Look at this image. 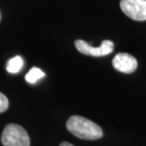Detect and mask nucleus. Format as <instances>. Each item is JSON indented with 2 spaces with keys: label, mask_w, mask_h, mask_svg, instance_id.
<instances>
[{
  "label": "nucleus",
  "mask_w": 146,
  "mask_h": 146,
  "mask_svg": "<svg viewBox=\"0 0 146 146\" xmlns=\"http://www.w3.org/2000/svg\"><path fill=\"white\" fill-rule=\"evenodd\" d=\"M59 146H75L73 145H72L71 143H69V142H63V143H61L60 145H59Z\"/></svg>",
  "instance_id": "obj_9"
},
{
  "label": "nucleus",
  "mask_w": 146,
  "mask_h": 146,
  "mask_svg": "<svg viewBox=\"0 0 146 146\" xmlns=\"http://www.w3.org/2000/svg\"><path fill=\"white\" fill-rule=\"evenodd\" d=\"M120 7L134 21H146V0H121Z\"/></svg>",
  "instance_id": "obj_4"
},
{
  "label": "nucleus",
  "mask_w": 146,
  "mask_h": 146,
  "mask_svg": "<svg viewBox=\"0 0 146 146\" xmlns=\"http://www.w3.org/2000/svg\"><path fill=\"white\" fill-rule=\"evenodd\" d=\"M0 19H1V16H0Z\"/></svg>",
  "instance_id": "obj_10"
},
{
  "label": "nucleus",
  "mask_w": 146,
  "mask_h": 146,
  "mask_svg": "<svg viewBox=\"0 0 146 146\" xmlns=\"http://www.w3.org/2000/svg\"><path fill=\"white\" fill-rule=\"evenodd\" d=\"M75 46L77 50L81 54L94 56V57H101L108 55L114 50V42L110 40H104L102 45L98 47H94L89 43L83 40H76L75 42Z\"/></svg>",
  "instance_id": "obj_3"
},
{
  "label": "nucleus",
  "mask_w": 146,
  "mask_h": 146,
  "mask_svg": "<svg viewBox=\"0 0 146 146\" xmlns=\"http://www.w3.org/2000/svg\"><path fill=\"white\" fill-rule=\"evenodd\" d=\"M1 143L3 146H30V138L24 127L9 123L2 133Z\"/></svg>",
  "instance_id": "obj_2"
},
{
  "label": "nucleus",
  "mask_w": 146,
  "mask_h": 146,
  "mask_svg": "<svg viewBox=\"0 0 146 146\" xmlns=\"http://www.w3.org/2000/svg\"><path fill=\"white\" fill-rule=\"evenodd\" d=\"M115 69L120 72L132 73L137 68V61L132 55L127 53H119L115 56L112 61Z\"/></svg>",
  "instance_id": "obj_5"
},
{
  "label": "nucleus",
  "mask_w": 146,
  "mask_h": 146,
  "mask_svg": "<svg viewBox=\"0 0 146 146\" xmlns=\"http://www.w3.org/2000/svg\"><path fill=\"white\" fill-rule=\"evenodd\" d=\"M44 76H45V73L43 72L40 68L34 67L27 73V75L25 76V80L28 83L35 84L39 79L44 77Z\"/></svg>",
  "instance_id": "obj_7"
},
{
  "label": "nucleus",
  "mask_w": 146,
  "mask_h": 146,
  "mask_svg": "<svg viewBox=\"0 0 146 146\" xmlns=\"http://www.w3.org/2000/svg\"><path fill=\"white\" fill-rule=\"evenodd\" d=\"M9 106V102L7 98L3 94L0 92V113L6 111Z\"/></svg>",
  "instance_id": "obj_8"
},
{
  "label": "nucleus",
  "mask_w": 146,
  "mask_h": 146,
  "mask_svg": "<svg viewBox=\"0 0 146 146\" xmlns=\"http://www.w3.org/2000/svg\"><path fill=\"white\" fill-rule=\"evenodd\" d=\"M23 59L21 56H16V57L11 58L7 64V71L11 74H16L21 71V68L23 67Z\"/></svg>",
  "instance_id": "obj_6"
},
{
  "label": "nucleus",
  "mask_w": 146,
  "mask_h": 146,
  "mask_svg": "<svg viewBox=\"0 0 146 146\" xmlns=\"http://www.w3.org/2000/svg\"><path fill=\"white\" fill-rule=\"evenodd\" d=\"M66 126L72 134L83 140L94 141L103 136V131L100 126L82 116L73 115L70 117Z\"/></svg>",
  "instance_id": "obj_1"
}]
</instances>
